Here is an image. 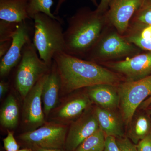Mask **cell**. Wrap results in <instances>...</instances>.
<instances>
[{
	"instance_id": "obj_1",
	"label": "cell",
	"mask_w": 151,
	"mask_h": 151,
	"mask_svg": "<svg viewBox=\"0 0 151 151\" xmlns=\"http://www.w3.org/2000/svg\"><path fill=\"white\" fill-rule=\"evenodd\" d=\"M53 61L60 78V92L63 94L98 84L113 85L119 81L115 73L96 63L64 52L55 54Z\"/></svg>"
},
{
	"instance_id": "obj_2",
	"label": "cell",
	"mask_w": 151,
	"mask_h": 151,
	"mask_svg": "<svg viewBox=\"0 0 151 151\" xmlns=\"http://www.w3.org/2000/svg\"><path fill=\"white\" fill-rule=\"evenodd\" d=\"M101 14L82 9L68 19L64 32L65 53L78 58L86 56L101 37L104 25Z\"/></svg>"
},
{
	"instance_id": "obj_3",
	"label": "cell",
	"mask_w": 151,
	"mask_h": 151,
	"mask_svg": "<svg viewBox=\"0 0 151 151\" xmlns=\"http://www.w3.org/2000/svg\"><path fill=\"white\" fill-rule=\"evenodd\" d=\"M34 32L32 42L40 58L50 67L58 52H65L63 22L40 13L33 18Z\"/></svg>"
},
{
	"instance_id": "obj_4",
	"label": "cell",
	"mask_w": 151,
	"mask_h": 151,
	"mask_svg": "<svg viewBox=\"0 0 151 151\" xmlns=\"http://www.w3.org/2000/svg\"><path fill=\"white\" fill-rule=\"evenodd\" d=\"M37 52L32 40L29 42L24 47L21 58L17 65L15 85L24 98L38 80L49 73L51 69L41 59Z\"/></svg>"
},
{
	"instance_id": "obj_5",
	"label": "cell",
	"mask_w": 151,
	"mask_h": 151,
	"mask_svg": "<svg viewBox=\"0 0 151 151\" xmlns=\"http://www.w3.org/2000/svg\"><path fill=\"white\" fill-rule=\"evenodd\" d=\"M68 129L67 125L46 122L35 129L22 133L18 139L29 148L64 149Z\"/></svg>"
},
{
	"instance_id": "obj_6",
	"label": "cell",
	"mask_w": 151,
	"mask_h": 151,
	"mask_svg": "<svg viewBox=\"0 0 151 151\" xmlns=\"http://www.w3.org/2000/svg\"><path fill=\"white\" fill-rule=\"evenodd\" d=\"M123 119L128 124L132 122L137 108L151 96V74L134 81H127L118 89Z\"/></svg>"
},
{
	"instance_id": "obj_7",
	"label": "cell",
	"mask_w": 151,
	"mask_h": 151,
	"mask_svg": "<svg viewBox=\"0 0 151 151\" xmlns=\"http://www.w3.org/2000/svg\"><path fill=\"white\" fill-rule=\"evenodd\" d=\"M136 51L132 44L116 32L100 38L86 57L88 60L96 62L99 60L110 59L130 55Z\"/></svg>"
},
{
	"instance_id": "obj_8",
	"label": "cell",
	"mask_w": 151,
	"mask_h": 151,
	"mask_svg": "<svg viewBox=\"0 0 151 151\" xmlns=\"http://www.w3.org/2000/svg\"><path fill=\"white\" fill-rule=\"evenodd\" d=\"M49 73L42 77L24 97L22 119L26 128V132L35 129L46 122L42 108V94Z\"/></svg>"
},
{
	"instance_id": "obj_9",
	"label": "cell",
	"mask_w": 151,
	"mask_h": 151,
	"mask_svg": "<svg viewBox=\"0 0 151 151\" xmlns=\"http://www.w3.org/2000/svg\"><path fill=\"white\" fill-rule=\"evenodd\" d=\"M28 20L19 23L16 31L12 39V44L6 53L1 59L0 76L3 78L7 76L18 64L21 58L24 47L29 42L32 40L33 27Z\"/></svg>"
},
{
	"instance_id": "obj_10",
	"label": "cell",
	"mask_w": 151,
	"mask_h": 151,
	"mask_svg": "<svg viewBox=\"0 0 151 151\" xmlns=\"http://www.w3.org/2000/svg\"><path fill=\"white\" fill-rule=\"evenodd\" d=\"M89 108L72 122L68 128L64 146L66 151H75L85 139L100 128L94 110L91 111Z\"/></svg>"
},
{
	"instance_id": "obj_11",
	"label": "cell",
	"mask_w": 151,
	"mask_h": 151,
	"mask_svg": "<svg viewBox=\"0 0 151 151\" xmlns=\"http://www.w3.org/2000/svg\"><path fill=\"white\" fill-rule=\"evenodd\" d=\"M92 103L87 93L70 96L52 111L51 122L68 125L90 108Z\"/></svg>"
},
{
	"instance_id": "obj_12",
	"label": "cell",
	"mask_w": 151,
	"mask_h": 151,
	"mask_svg": "<svg viewBox=\"0 0 151 151\" xmlns=\"http://www.w3.org/2000/svg\"><path fill=\"white\" fill-rule=\"evenodd\" d=\"M109 66L113 70L124 74L127 77V81L141 79L151 74V52L110 63Z\"/></svg>"
},
{
	"instance_id": "obj_13",
	"label": "cell",
	"mask_w": 151,
	"mask_h": 151,
	"mask_svg": "<svg viewBox=\"0 0 151 151\" xmlns=\"http://www.w3.org/2000/svg\"><path fill=\"white\" fill-rule=\"evenodd\" d=\"M144 0H111L107 18L120 34L129 27L130 21Z\"/></svg>"
},
{
	"instance_id": "obj_14",
	"label": "cell",
	"mask_w": 151,
	"mask_h": 151,
	"mask_svg": "<svg viewBox=\"0 0 151 151\" xmlns=\"http://www.w3.org/2000/svg\"><path fill=\"white\" fill-rule=\"evenodd\" d=\"M60 91V78L56 64L53 60L50 71L44 84L42 94L45 117H48L56 107Z\"/></svg>"
},
{
	"instance_id": "obj_15",
	"label": "cell",
	"mask_w": 151,
	"mask_h": 151,
	"mask_svg": "<svg viewBox=\"0 0 151 151\" xmlns=\"http://www.w3.org/2000/svg\"><path fill=\"white\" fill-rule=\"evenodd\" d=\"M86 88L92 102L101 108L113 110L120 104L119 92L113 85L98 84Z\"/></svg>"
},
{
	"instance_id": "obj_16",
	"label": "cell",
	"mask_w": 151,
	"mask_h": 151,
	"mask_svg": "<svg viewBox=\"0 0 151 151\" xmlns=\"http://www.w3.org/2000/svg\"><path fill=\"white\" fill-rule=\"evenodd\" d=\"M29 0H0V19L20 23L31 20L28 13Z\"/></svg>"
},
{
	"instance_id": "obj_17",
	"label": "cell",
	"mask_w": 151,
	"mask_h": 151,
	"mask_svg": "<svg viewBox=\"0 0 151 151\" xmlns=\"http://www.w3.org/2000/svg\"><path fill=\"white\" fill-rule=\"evenodd\" d=\"M94 111L99 127L106 136L122 137L124 136L122 122L113 110L97 107Z\"/></svg>"
},
{
	"instance_id": "obj_18",
	"label": "cell",
	"mask_w": 151,
	"mask_h": 151,
	"mask_svg": "<svg viewBox=\"0 0 151 151\" xmlns=\"http://www.w3.org/2000/svg\"><path fill=\"white\" fill-rule=\"evenodd\" d=\"M19 110L17 102L13 94L6 98L0 112V123L9 130L14 129L18 123Z\"/></svg>"
},
{
	"instance_id": "obj_19",
	"label": "cell",
	"mask_w": 151,
	"mask_h": 151,
	"mask_svg": "<svg viewBox=\"0 0 151 151\" xmlns=\"http://www.w3.org/2000/svg\"><path fill=\"white\" fill-rule=\"evenodd\" d=\"M103 130L99 128L86 138L74 151H103L105 138Z\"/></svg>"
},
{
	"instance_id": "obj_20",
	"label": "cell",
	"mask_w": 151,
	"mask_h": 151,
	"mask_svg": "<svg viewBox=\"0 0 151 151\" xmlns=\"http://www.w3.org/2000/svg\"><path fill=\"white\" fill-rule=\"evenodd\" d=\"M53 4V0H29L28 6V13L29 17L32 20L36 14L42 13L63 23L62 19L51 12V8Z\"/></svg>"
},
{
	"instance_id": "obj_21",
	"label": "cell",
	"mask_w": 151,
	"mask_h": 151,
	"mask_svg": "<svg viewBox=\"0 0 151 151\" xmlns=\"http://www.w3.org/2000/svg\"><path fill=\"white\" fill-rule=\"evenodd\" d=\"M150 128V122L146 116H138L132 123L130 131V137L134 142L142 139L147 135Z\"/></svg>"
},
{
	"instance_id": "obj_22",
	"label": "cell",
	"mask_w": 151,
	"mask_h": 151,
	"mask_svg": "<svg viewBox=\"0 0 151 151\" xmlns=\"http://www.w3.org/2000/svg\"><path fill=\"white\" fill-rule=\"evenodd\" d=\"M133 17L134 21L137 23L151 25V0H144Z\"/></svg>"
},
{
	"instance_id": "obj_23",
	"label": "cell",
	"mask_w": 151,
	"mask_h": 151,
	"mask_svg": "<svg viewBox=\"0 0 151 151\" xmlns=\"http://www.w3.org/2000/svg\"><path fill=\"white\" fill-rule=\"evenodd\" d=\"M19 24L0 20V42L12 40Z\"/></svg>"
},
{
	"instance_id": "obj_24",
	"label": "cell",
	"mask_w": 151,
	"mask_h": 151,
	"mask_svg": "<svg viewBox=\"0 0 151 151\" xmlns=\"http://www.w3.org/2000/svg\"><path fill=\"white\" fill-rule=\"evenodd\" d=\"M126 40L142 49L151 52V39L144 38L136 34L129 36Z\"/></svg>"
},
{
	"instance_id": "obj_25",
	"label": "cell",
	"mask_w": 151,
	"mask_h": 151,
	"mask_svg": "<svg viewBox=\"0 0 151 151\" xmlns=\"http://www.w3.org/2000/svg\"><path fill=\"white\" fill-rule=\"evenodd\" d=\"M4 147L6 151H17L20 149L19 145L14 137V132L8 130L7 135L3 139Z\"/></svg>"
},
{
	"instance_id": "obj_26",
	"label": "cell",
	"mask_w": 151,
	"mask_h": 151,
	"mask_svg": "<svg viewBox=\"0 0 151 151\" xmlns=\"http://www.w3.org/2000/svg\"><path fill=\"white\" fill-rule=\"evenodd\" d=\"M116 141L121 151H137V147L128 138H121Z\"/></svg>"
},
{
	"instance_id": "obj_27",
	"label": "cell",
	"mask_w": 151,
	"mask_h": 151,
	"mask_svg": "<svg viewBox=\"0 0 151 151\" xmlns=\"http://www.w3.org/2000/svg\"><path fill=\"white\" fill-rule=\"evenodd\" d=\"M103 151H121L117 143L116 137L113 136H106L105 148Z\"/></svg>"
},
{
	"instance_id": "obj_28",
	"label": "cell",
	"mask_w": 151,
	"mask_h": 151,
	"mask_svg": "<svg viewBox=\"0 0 151 151\" xmlns=\"http://www.w3.org/2000/svg\"><path fill=\"white\" fill-rule=\"evenodd\" d=\"M136 147L137 151H151V134L143 138Z\"/></svg>"
},
{
	"instance_id": "obj_29",
	"label": "cell",
	"mask_w": 151,
	"mask_h": 151,
	"mask_svg": "<svg viewBox=\"0 0 151 151\" xmlns=\"http://www.w3.org/2000/svg\"><path fill=\"white\" fill-rule=\"evenodd\" d=\"M12 40L0 42V58H2L8 51L12 44Z\"/></svg>"
},
{
	"instance_id": "obj_30",
	"label": "cell",
	"mask_w": 151,
	"mask_h": 151,
	"mask_svg": "<svg viewBox=\"0 0 151 151\" xmlns=\"http://www.w3.org/2000/svg\"><path fill=\"white\" fill-rule=\"evenodd\" d=\"M138 35L144 38L151 39V25H147L141 31L139 34Z\"/></svg>"
},
{
	"instance_id": "obj_31",
	"label": "cell",
	"mask_w": 151,
	"mask_h": 151,
	"mask_svg": "<svg viewBox=\"0 0 151 151\" xmlns=\"http://www.w3.org/2000/svg\"><path fill=\"white\" fill-rule=\"evenodd\" d=\"M110 1L111 0H101L100 4L96 11L99 13H103V12L108 8Z\"/></svg>"
},
{
	"instance_id": "obj_32",
	"label": "cell",
	"mask_w": 151,
	"mask_h": 151,
	"mask_svg": "<svg viewBox=\"0 0 151 151\" xmlns=\"http://www.w3.org/2000/svg\"><path fill=\"white\" fill-rule=\"evenodd\" d=\"M9 88L8 82L1 80L0 82V98H2L6 93Z\"/></svg>"
},
{
	"instance_id": "obj_33",
	"label": "cell",
	"mask_w": 151,
	"mask_h": 151,
	"mask_svg": "<svg viewBox=\"0 0 151 151\" xmlns=\"http://www.w3.org/2000/svg\"><path fill=\"white\" fill-rule=\"evenodd\" d=\"M66 1H67V0H58L56 7H55V9L54 12H53V13L55 15H57L59 14L60 8H61L63 4H64ZM90 1H91L93 4H94L97 5V0H90Z\"/></svg>"
},
{
	"instance_id": "obj_34",
	"label": "cell",
	"mask_w": 151,
	"mask_h": 151,
	"mask_svg": "<svg viewBox=\"0 0 151 151\" xmlns=\"http://www.w3.org/2000/svg\"><path fill=\"white\" fill-rule=\"evenodd\" d=\"M30 148L33 151H67L64 149H47L38 147H33Z\"/></svg>"
},
{
	"instance_id": "obj_35",
	"label": "cell",
	"mask_w": 151,
	"mask_h": 151,
	"mask_svg": "<svg viewBox=\"0 0 151 151\" xmlns=\"http://www.w3.org/2000/svg\"><path fill=\"white\" fill-rule=\"evenodd\" d=\"M151 105V96L148 98L147 100H145L142 104H141V108H148L149 106Z\"/></svg>"
},
{
	"instance_id": "obj_36",
	"label": "cell",
	"mask_w": 151,
	"mask_h": 151,
	"mask_svg": "<svg viewBox=\"0 0 151 151\" xmlns=\"http://www.w3.org/2000/svg\"><path fill=\"white\" fill-rule=\"evenodd\" d=\"M17 151H33L32 150V149L30 148L27 147L25 148H23L21 149V150H19Z\"/></svg>"
},
{
	"instance_id": "obj_37",
	"label": "cell",
	"mask_w": 151,
	"mask_h": 151,
	"mask_svg": "<svg viewBox=\"0 0 151 151\" xmlns=\"http://www.w3.org/2000/svg\"><path fill=\"white\" fill-rule=\"evenodd\" d=\"M149 113H150V114H151V110H150V111H149Z\"/></svg>"
}]
</instances>
